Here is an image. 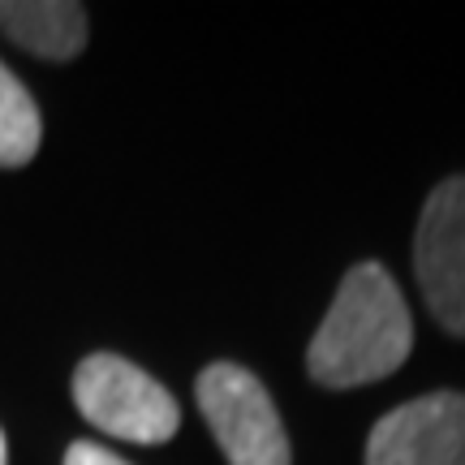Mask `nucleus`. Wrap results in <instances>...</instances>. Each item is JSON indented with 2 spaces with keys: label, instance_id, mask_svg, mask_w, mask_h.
<instances>
[{
  "label": "nucleus",
  "instance_id": "7",
  "mask_svg": "<svg viewBox=\"0 0 465 465\" xmlns=\"http://www.w3.org/2000/svg\"><path fill=\"white\" fill-rule=\"evenodd\" d=\"M39 143H44V121H39L31 91L0 61V168L31 164Z\"/></svg>",
  "mask_w": 465,
  "mask_h": 465
},
{
  "label": "nucleus",
  "instance_id": "8",
  "mask_svg": "<svg viewBox=\"0 0 465 465\" xmlns=\"http://www.w3.org/2000/svg\"><path fill=\"white\" fill-rule=\"evenodd\" d=\"M65 465H130V461H121V457H116V452H108L104 444L78 440V444H69Z\"/></svg>",
  "mask_w": 465,
  "mask_h": 465
},
{
  "label": "nucleus",
  "instance_id": "5",
  "mask_svg": "<svg viewBox=\"0 0 465 465\" xmlns=\"http://www.w3.org/2000/svg\"><path fill=\"white\" fill-rule=\"evenodd\" d=\"M366 465H465V397L431 392L375 422Z\"/></svg>",
  "mask_w": 465,
  "mask_h": 465
},
{
  "label": "nucleus",
  "instance_id": "2",
  "mask_svg": "<svg viewBox=\"0 0 465 465\" xmlns=\"http://www.w3.org/2000/svg\"><path fill=\"white\" fill-rule=\"evenodd\" d=\"M74 401L91 427L130 440V444H168L182 427V410L160 380L116 353H91L74 371Z\"/></svg>",
  "mask_w": 465,
  "mask_h": 465
},
{
  "label": "nucleus",
  "instance_id": "4",
  "mask_svg": "<svg viewBox=\"0 0 465 465\" xmlns=\"http://www.w3.org/2000/svg\"><path fill=\"white\" fill-rule=\"evenodd\" d=\"M414 276L435 323L465 336V177H449L422 203L414 232Z\"/></svg>",
  "mask_w": 465,
  "mask_h": 465
},
{
  "label": "nucleus",
  "instance_id": "6",
  "mask_svg": "<svg viewBox=\"0 0 465 465\" xmlns=\"http://www.w3.org/2000/svg\"><path fill=\"white\" fill-rule=\"evenodd\" d=\"M0 31L44 61H74L86 44V9L74 0H0Z\"/></svg>",
  "mask_w": 465,
  "mask_h": 465
},
{
  "label": "nucleus",
  "instance_id": "3",
  "mask_svg": "<svg viewBox=\"0 0 465 465\" xmlns=\"http://www.w3.org/2000/svg\"><path fill=\"white\" fill-rule=\"evenodd\" d=\"M194 397L229 465H293L281 414L246 366L212 362L194 383Z\"/></svg>",
  "mask_w": 465,
  "mask_h": 465
},
{
  "label": "nucleus",
  "instance_id": "1",
  "mask_svg": "<svg viewBox=\"0 0 465 465\" xmlns=\"http://www.w3.org/2000/svg\"><path fill=\"white\" fill-rule=\"evenodd\" d=\"M414 349V319L397 281L380 263L345 272L332 311L306 349V371L323 388H362L388 380Z\"/></svg>",
  "mask_w": 465,
  "mask_h": 465
},
{
  "label": "nucleus",
  "instance_id": "9",
  "mask_svg": "<svg viewBox=\"0 0 465 465\" xmlns=\"http://www.w3.org/2000/svg\"><path fill=\"white\" fill-rule=\"evenodd\" d=\"M0 465H9V449H5V431H0Z\"/></svg>",
  "mask_w": 465,
  "mask_h": 465
}]
</instances>
